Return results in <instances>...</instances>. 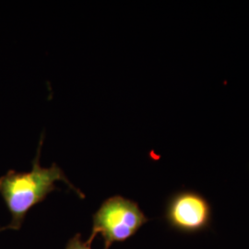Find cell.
I'll use <instances>...</instances> for the list:
<instances>
[{
	"instance_id": "cell-1",
	"label": "cell",
	"mask_w": 249,
	"mask_h": 249,
	"mask_svg": "<svg viewBox=\"0 0 249 249\" xmlns=\"http://www.w3.org/2000/svg\"><path fill=\"white\" fill-rule=\"evenodd\" d=\"M43 141L44 135H42L36 158L33 161V168L30 172L21 173L10 170L0 178V194L12 217L9 224L11 229H19L28 212L42 202L49 193L57 189L54 185L56 181H63L80 197H85L80 189L72 185L63 170L55 163L49 168H44L40 165Z\"/></svg>"
},
{
	"instance_id": "cell-2",
	"label": "cell",
	"mask_w": 249,
	"mask_h": 249,
	"mask_svg": "<svg viewBox=\"0 0 249 249\" xmlns=\"http://www.w3.org/2000/svg\"><path fill=\"white\" fill-rule=\"evenodd\" d=\"M147 218L139 205L121 196L107 198L92 217V230L88 243L91 244L97 234L105 242V249H109L116 242L130 238Z\"/></svg>"
},
{
	"instance_id": "cell-3",
	"label": "cell",
	"mask_w": 249,
	"mask_h": 249,
	"mask_svg": "<svg viewBox=\"0 0 249 249\" xmlns=\"http://www.w3.org/2000/svg\"><path fill=\"white\" fill-rule=\"evenodd\" d=\"M209 211V205L202 196L193 192H181L171 199L167 217L178 227L195 229L206 223Z\"/></svg>"
},
{
	"instance_id": "cell-4",
	"label": "cell",
	"mask_w": 249,
	"mask_h": 249,
	"mask_svg": "<svg viewBox=\"0 0 249 249\" xmlns=\"http://www.w3.org/2000/svg\"><path fill=\"white\" fill-rule=\"evenodd\" d=\"M88 242H82L80 233H77L73 238L69 241L66 249H91Z\"/></svg>"
},
{
	"instance_id": "cell-5",
	"label": "cell",
	"mask_w": 249,
	"mask_h": 249,
	"mask_svg": "<svg viewBox=\"0 0 249 249\" xmlns=\"http://www.w3.org/2000/svg\"><path fill=\"white\" fill-rule=\"evenodd\" d=\"M7 229H11L10 226H7V227H0V231H4V230H7Z\"/></svg>"
}]
</instances>
